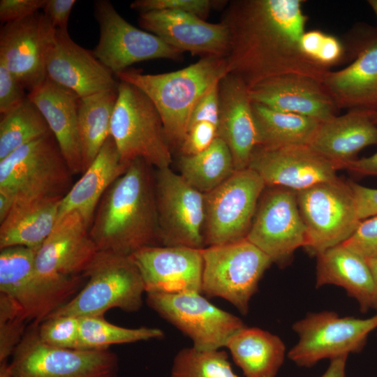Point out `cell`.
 <instances>
[{"instance_id":"cell-36","label":"cell","mask_w":377,"mask_h":377,"mask_svg":"<svg viewBox=\"0 0 377 377\" xmlns=\"http://www.w3.org/2000/svg\"><path fill=\"white\" fill-rule=\"evenodd\" d=\"M164 332L159 328H128L108 322L104 316L80 318L78 349L110 348L114 344L161 339Z\"/></svg>"},{"instance_id":"cell-20","label":"cell","mask_w":377,"mask_h":377,"mask_svg":"<svg viewBox=\"0 0 377 377\" xmlns=\"http://www.w3.org/2000/svg\"><path fill=\"white\" fill-rule=\"evenodd\" d=\"M202 249L156 245L142 248L131 256L147 293H202Z\"/></svg>"},{"instance_id":"cell-5","label":"cell","mask_w":377,"mask_h":377,"mask_svg":"<svg viewBox=\"0 0 377 377\" xmlns=\"http://www.w3.org/2000/svg\"><path fill=\"white\" fill-rule=\"evenodd\" d=\"M110 136L122 162L140 158L156 169L170 167L172 158L161 117L149 98L135 86L121 81Z\"/></svg>"},{"instance_id":"cell-11","label":"cell","mask_w":377,"mask_h":377,"mask_svg":"<svg viewBox=\"0 0 377 377\" xmlns=\"http://www.w3.org/2000/svg\"><path fill=\"white\" fill-rule=\"evenodd\" d=\"M266 185L248 168L205 194V245L219 246L245 239Z\"/></svg>"},{"instance_id":"cell-37","label":"cell","mask_w":377,"mask_h":377,"mask_svg":"<svg viewBox=\"0 0 377 377\" xmlns=\"http://www.w3.org/2000/svg\"><path fill=\"white\" fill-rule=\"evenodd\" d=\"M170 377H239L223 350L181 349L174 357Z\"/></svg>"},{"instance_id":"cell-27","label":"cell","mask_w":377,"mask_h":377,"mask_svg":"<svg viewBox=\"0 0 377 377\" xmlns=\"http://www.w3.org/2000/svg\"><path fill=\"white\" fill-rule=\"evenodd\" d=\"M128 165L121 161L114 141L110 136L94 161L61 200L58 219L77 212L90 228L104 193L126 172Z\"/></svg>"},{"instance_id":"cell-9","label":"cell","mask_w":377,"mask_h":377,"mask_svg":"<svg viewBox=\"0 0 377 377\" xmlns=\"http://www.w3.org/2000/svg\"><path fill=\"white\" fill-rule=\"evenodd\" d=\"M38 325L25 332L15 349L9 369L13 377H117L119 362L110 348L70 349L47 345Z\"/></svg>"},{"instance_id":"cell-50","label":"cell","mask_w":377,"mask_h":377,"mask_svg":"<svg viewBox=\"0 0 377 377\" xmlns=\"http://www.w3.org/2000/svg\"><path fill=\"white\" fill-rule=\"evenodd\" d=\"M374 115L377 121V110L374 111ZM342 168L361 175L377 176V152L369 157L350 161L343 165Z\"/></svg>"},{"instance_id":"cell-8","label":"cell","mask_w":377,"mask_h":377,"mask_svg":"<svg viewBox=\"0 0 377 377\" xmlns=\"http://www.w3.org/2000/svg\"><path fill=\"white\" fill-rule=\"evenodd\" d=\"M202 293L232 304L242 314L249 311V302L272 260L246 238L202 249Z\"/></svg>"},{"instance_id":"cell-21","label":"cell","mask_w":377,"mask_h":377,"mask_svg":"<svg viewBox=\"0 0 377 377\" xmlns=\"http://www.w3.org/2000/svg\"><path fill=\"white\" fill-rule=\"evenodd\" d=\"M98 250L77 212L58 219L36 254L38 273L50 279L82 276Z\"/></svg>"},{"instance_id":"cell-48","label":"cell","mask_w":377,"mask_h":377,"mask_svg":"<svg viewBox=\"0 0 377 377\" xmlns=\"http://www.w3.org/2000/svg\"><path fill=\"white\" fill-rule=\"evenodd\" d=\"M342 46L334 36L325 34L316 57V62L325 66L334 64L342 54Z\"/></svg>"},{"instance_id":"cell-51","label":"cell","mask_w":377,"mask_h":377,"mask_svg":"<svg viewBox=\"0 0 377 377\" xmlns=\"http://www.w3.org/2000/svg\"><path fill=\"white\" fill-rule=\"evenodd\" d=\"M348 355L330 360V363L321 377H346V366Z\"/></svg>"},{"instance_id":"cell-54","label":"cell","mask_w":377,"mask_h":377,"mask_svg":"<svg viewBox=\"0 0 377 377\" xmlns=\"http://www.w3.org/2000/svg\"><path fill=\"white\" fill-rule=\"evenodd\" d=\"M0 377H13L7 362L0 363Z\"/></svg>"},{"instance_id":"cell-32","label":"cell","mask_w":377,"mask_h":377,"mask_svg":"<svg viewBox=\"0 0 377 377\" xmlns=\"http://www.w3.org/2000/svg\"><path fill=\"white\" fill-rule=\"evenodd\" d=\"M258 146L280 148L309 146L321 122L303 115L276 111L252 103Z\"/></svg>"},{"instance_id":"cell-10","label":"cell","mask_w":377,"mask_h":377,"mask_svg":"<svg viewBox=\"0 0 377 377\" xmlns=\"http://www.w3.org/2000/svg\"><path fill=\"white\" fill-rule=\"evenodd\" d=\"M295 193L306 231L304 247L311 255L343 244L361 221L348 182L339 177Z\"/></svg>"},{"instance_id":"cell-14","label":"cell","mask_w":377,"mask_h":377,"mask_svg":"<svg viewBox=\"0 0 377 377\" xmlns=\"http://www.w3.org/2000/svg\"><path fill=\"white\" fill-rule=\"evenodd\" d=\"M159 243L165 246L205 248V194L170 167L154 175Z\"/></svg>"},{"instance_id":"cell-17","label":"cell","mask_w":377,"mask_h":377,"mask_svg":"<svg viewBox=\"0 0 377 377\" xmlns=\"http://www.w3.org/2000/svg\"><path fill=\"white\" fill-rule=\"evenodd\" d=\"M56 28L43 13L4 24L0 31V64L31 91L46 79L45 58Z\"/></svg>"},{"instance_id":"cell-29","label":"cell","mask_w":377,"mask_h":377,"mask_svg":"<svg viewBox=\"0 0 377 377\" xmlns=\"http://www.w3.org/2000/svg\"><path fill=\"white\" fill-rule=\"evenodd\" d=\"M61 199L15 201L0 223V249L21 246L38 251L57 222Z\"/></svg>"},{"instance_id":"cell-3","label":"cell","mask_w":377,"mask_h":377,"mask_svg":"<svg viewBox=\"0 0 377 377\" xmlns=\"http://www.w3.org/2000/svg\"><path fill=\"white\" fill-rule=\"evenodd\" d=\"M227 73L226 57H206L172 72L145 74L133 68L115 75L149 98L161 117L170 147L179 149L195 106Z\"/></svg>"},{"instance_id":"cell-55","label":"cell","mask_w":377,"mask_h":377,"mask_svg":"<svg viewBox=\"0 0 377 377\" xmlns=\"http://www.w3.org/2000/svg\"><path fill=\"white\" fill-rule=\"evenodd\" d=\"M368 3L369 4L377 17V0H369Z\"/></svg>"},{"instance_id":"cell-43","label":"cell","mask_w":377,"mask_h":377,"mask_svg":"<svg viewBox=\"0 0 377 377\" xmlns=\"http://www.w3.org/2000/svg\"><path fill=\"white\" fill-rule=\"evenodd\" d=\"M23 84L0 64V112L3 114L24 101L28 96Z\"/></svg>"},{"instance_id":"cell-24","label":"cell","mask_w":377,"mask_h":377,"mask_svg":"<svg viewBox=\"0 0 377 377\" xmlns=\"http://www.w3.org/2000/svg\"><path fill=\"white\" fill-rule=\"evenodd\" d=\"M218 137L229 148L235 170L248 168L258 146V132L249 88L232 73L219 82Z\"/></svg>"},{"instance_id":"cell-35","label":"cell","mask_w":377,"mask_h":377,"mask_svg":"<svg viewBox=\"0 0 377 377\" xmlns=\"http://www.w3.org/2000/svg\"><path fill=\"white\" fill-rule=\"evenodd\" d=\"M1 115L0 160L51 133L43 114L28 96L19 105Z\"/></svg>"},{"instance_id":"cell-26","label":"cell","mask_w":377,"mask_h":377,"mask_svg":"<svg viewBox=\"0 0 377 377\" xmlns=\"http://www.w3.org/2000/svg\"><path fill=\"white\" fill-rule=\"evenodd\" d=\"M374 110H353L321 122L309 145L338 169L367 146L377 145Z\"/></svg>"},{"instance_id":"cell-2","label":"cell","mask_w":377,"mask_h":377,"mask_svg":"<svg viewBox=\"0 0 377 377\" xmlns=\"http://www.w3.org/2000/svg\"><path fill=\"white\" fill-rule=\"evenodd\" d=\"M138 158L106 191L89 235L98 251L130 256L159 243L154 175Z\"/></svg>"},{"instance_id":"cell-13","label":"cell","mask_w":377,"mask_h":377,"mask_svg":"<svg viewBox=\"0 0 377 377\" xmlns=\"http://www.w3.org/2000/svg\"><path fill=\"white\" fill-rule=\"evenodd\" d=\"M147 295L148 305L186 335L198 350L225 347L228 339L245 326L239 317L214 305L201 293Z\"/></svg>"},{"instance_id":"cell-52","label":"cell","mask_w":377,"mask_h":377,"mask_svg":"<svg viewBox=\"0 0 377 377\" xmlns=\"http://www.w3.org/2000/svg\"><path fill=\"white\" fill-rule=\"evenodd\" d=\"M15 203L13 197L0 190V223L6 217Z\"/></svg>"},{"instance_id":"cell-23","label":"cell","mask_w":377,"mask_h":377,"mask_svg":"<svg viewBox=\"0 0 377 377\" xmlns=\"http://www.w3.org/2000/svg\"><path fill=\"white\" fill-rule=\"evenodd\" d=\"M249 94L252 103L320 122L335 116V102L322 82L309 77L288 74L271 77L250 88Z\"/></svg>"},{"instance_id":"cell-41","label":"cell","mask_w":377,"mask_h":377,"mask_svg":"<svg viewBox=\"0 0 377 377\" xmlns=\"http://www.w3.org/2000/svg\"><path fill=\"white\" fill-rule=\"evenodd\" d=\"M342 244L367 260H377V215L362 220Z\"/></svg>"},{"instance_id":"cell-15","label":"cell","mask_w":377,"mask_h":377,"mask_svg":"<svg viewBox=\"0 0 377 377\" xmlns=\"http://www.w3.org/2000/svg\"><path fill=\"white\" fill-rule=\"evenodd\" d=\"M94 14L100 27V38L93 53L114 75L143 61L183 59L184 52L128 23L110 1H96Z\"/></svg>"},{"instance_id":"cell-44","label":"cell","mask_w":377,"mask_h":377,"mask_svg":"<svg viewBox=\"0 0 377 377\" xmlns=\"http://www.w3.org/2000/svg\"><path fill=\"white\" fill-rule=\"evenodd\" d=\"M219 82L214 84L202 96L195 106L190 118L188 128L195 124L203 121L212 123L218 127L219 119Z\"/></svg>"},{"instance_id":"cell-38","label":"cell","mask_w":377,"mask_h":377,"mask_svg":"<svg viewBox=\"0 0 377 377\" xmlns=\"http://www.w3.org/2000/svg\"><path fill=\"white\" fill-rule=\"evenodd\" d=\"M27 318L20 304L0 293V363L7 362L25 333Z\"/></svg>"},{"instance_id":"cell-45","label":"cell","mask_w":377,"mask_h":377,"mask_svg":"<svg viewBox=\"0 0 377 377\" xmlns=\"http://www.w3.org/2000/svg\"><path fill=\"white\" fill-rule=\"evenodd\" d=\"M46 0H1L0 20L8 23L29 17L43 8Z\"/></svg>"},{"instance_id":"cell-6","label":"cell","mask_w":377,"mask_h":377,"mask_svg":"<svg viewBox=\"0 0 377 377\" xmlns=\"http://www.w3.org/2000/svg\"><path fill=\"white\" fill-rule=\"evenodd\" d=\"M73 173L52 133L0 160V190L21 200L63 198Z\"/></svg>"},{"instance_id":"cell-18","label":"cell","mask_w":377,"mask_h":377,"mask_svg":"<svg viewBox=\"0 0 377 377\" xmlns=\"http://www.w3.org/2000/svg\"><path fill=\"white\" fill-rule=\"evenodd\" d=\"M249 168L266 186L299 191L337 179L338 168L309 146L265 148L257 146Z\"/></svg>"},{"instance_id":"cell-46","label":"cell","mask_w":377,"mask_h":377,"mask_svg":"<svg viewBox=\"0 0 377 377\" xmlns=\"http://www.w3.org/2000/svg\"><path fill=\"white\" fill-rule=\"evenodd\" d=\"M353 191L358 218L364 220L377 215V188H371L348 182Z\"/></svg>"},{"instance_id":"cell-22","label":"cell","mask_w":377,"mask_h":377,"mask_svg":"<svg viewBox=\"0 0 377 377\" xmlns=\"http://www.w3.org/2000/svg\"><path fill=\"white\" fill-rule=\"evenodd\" d=\"M139 24L174 47L202 57H226L229 32L221 22L209 23L195 15L174 10L140 14Z\"/></svg>"},{"instance_id":"cell-25","label":"cell","mask_w":377,"mask_h":377,"mask_svg":"<svg viewBox=\"0 0 377 377\" xmlns=\"http://www.w3.org/2000/svg\"><path fill=\"white\" fill-rule=\"evenodd\" d=\"M54 136L73 175L83 173L78 127L80 97L73 91L46 77L28 93Z\"/></svg>"},{"instance_id":"cell-19","label":"cell","mask_w":377,"mask_h":377,"mask_svg":"<svg viewBox=\"0 0 377 377\" xmlns=\"http://www.w3.org/2000/svg\"><path fill=\"white\" fill-rule=\"evenodd\" d=\"M46 77L80 98L118 89L113 73L77 44L67 29H56L45 58Z\"/></svg>"},{"instance_id":"cell-28","label":"cell","mask_w":377,"mask_h":377,"mask_svg":"<svg viewBox=\"0 0 377 377\" xmlns=\"http://www.w3.org/2000/svg\"><path fill=\"white\" fill-rule=\"evenodd\" d=\"M316 288L335 285L343 288L365 313L375 307L374 278L367 260L342 244L317 256Z\"/></svg>"},{"instance_id":"cell-30","label":"cell","mask_w":377,"mask_h":377,"mask_svg":"<svg viewBox=\"0 0 377 377\" xmlns=\"http://www.w3.org/2000/svg\"><path fill=\"white\" fill-rule=\"evenodd\" d=\"M323 84L337 105L377 110V40L348 67L328 72Z\"/></svg>"},{"instance_id":"cell-42","label":"cell","mask_w":377,"mask_h":377,"mask_svg":"<svg viewBox=\"0 0 377 377\" xmlns=\"http://www.w3.org/2000/svg\"><path fill=\"white\" fill-rule=\"evenodd\" d=\"M218 137V127L209 122L203 121L188 128L181 145V155L193 156L208 149Z\"/></svg>"},{"instance_id":"cell-16","label":"cell","mask_w":377,"mask_h":377,"mask_svg":"<svg viewBox=\"0 0 377 377\" xmlns=\"http://www.w3.org/2000/svg\"><path fill=\"white\" fill-rule=\"evenodd\" d=\"M272 261L283 264L304 246L306 231L295 191L274 187L259 200L246 237Z\"/></svg>"},{"instance_id":"cell-4","label":"cell","mask_w":377,"mask_h":377,"mask_svg":"<svg viewBox=\"0 0 377 377\" xmlns=\"http://www.w3.org/2000/svg\"><path fill=\"white\" fill-rule=\"evenodd\" d=\"M82 276L87 283L48 318L104 316L114 308L126 312L141 308L145 286L131 256L98 251Z\"/></svg>"},{"instance_id":"cell-47","label":"cell","mask_w":377,"mask_h":377,"mask_svg":"<svg viewBox=\"0 0 377 377\" xmlns=\"http://www.w3.org/2000/svg\"><path fill=\"white\" fill-rule=\"evenodd\" d=\"M75 0H46L43 8V14L52 25L59 29H67L68 19Z\"/></svg>"},{"instance_id":"cell-34","label":"cell","mask_w":377,"mask_h":377,"mask_svg":"<svg viewBox=\"0 0 377 377\" xmlns=\"http://www.w3.org/2000/svg\"><path fill=\"white\" fill-rule=\"evenodd\" d=\"M179 168V175L204 194L216 188L236 171L229 148L219 137L200 154L181 155Z\"/></svg>"},{"instance_id":"cell-53","label":"cell","mask_w":377,"mask_h":377,"mask_svg":"<svg viewBox=\"0 0 377 377\" xmlns=\"http://www.w3.org/2000/svg\"><path fill=\"white\" fill-rule=\"evenodd\" d=\"M367 263L371 271L372 276L374 281L375 291H376V300H375L374 309L377 310V260H367Z\"/></svg>"},{"instance_id":"cell-31","label":"cell","mask_w":377,"mask_h":377,"mask_svg":"<svg viewBox=\"0 0 377 377\" xmlns=\"http://www.w3.org/2000/svg\"><path fill=\"white\" fill-rule=\"evenodd\" d=\"M225 347L245 377H276L285 359L281 339L258 327L245 325L228 339Z\"/></svg>"},{"instance_id":"cell-40","label":"cell","mask_w":377,"mask_h":377,"mask_svg":"<svg viewBox=\"0 0 377 377\" xmlns=\"http://www.w3.org/2000/svg\"><path fill=\"white\" fill-rule=\"evenodd\" d=\"M228 1L217 0H135L130 7L142 13L174 10L195 15L205 20L211 10L224 7Z\"/></svg>"},{"instance_id":"cell-1","label":"cell","mask_w":377,"mask_h":377,"mask_svg":"<svg viewBox=\"0 0 377 377\" xmlns=\"http://www.w3.org/2000/svg\"><path fill=\"white\" fill-rule=\"evenodd\" d=\"M300 0H236L228 3L221 23L229 32L228 73L249 89L271 77L294 74L323 83L329 72L306 57L300 40L306 17Z\"/></svg>"},{"instance_id":"cell-7","label":"cell","mask_w":377,"mask_h":377,"mask_svg":"<svg viewBox=\"0 0 377 377\" xmlns=\"http://www.w3.org/2000/svg\"><path fill=\"white\" fill-rule=\"evenodd\" d=\"M36 251L21 246L1 249L0 293L14 299L27 320L39 325L71 300L83 276H42L36 268Z\"/></svg>"},{"instance_id":"cell-33","label":"cell","mask_w":377,"mask_h":377,"mask_svg":"<svg viewBox=\"0 0 377 377\" xmlns=\"http://www.w3.org/2000/svg\"><path fill=\"white\" fill-rule=\"evenodd\" d=\"M118 89L80 98L78 127L84 172L94 161L107 139Z\"/></svg>"},{"instance_id":"cell-12","label":"cell","mask_w":377,"mask_h":377,"mask_svg":"<svg viewBox=\"0 0 377 377\" xmlns=\"http://www.w3.org/2000/svg\"><path fill=\"white\" fill-rule=\"evenodd\" d=\"M376 328L377 313L362 319L333 311L310 313L293 324L299 339L288 357L300 367H310L321 360L348 356L363 349Z\"/></svg>"},{"instance_id":"cell-49","label":"cell","mask_w":377,"mask_h":377,"mask_svg":"<svg viewBox=\"0 0 377 377\" xmlns=\"http://www.w3.org/2000/svg\"><path fill=\"white\" fill-rule=\"evenodd\" d=\"M324 36V33L317 30L304 32L300 40V47L302 52L306 57L316 62V57Z\"/></svg>"},{"instance_id":"cell-39","label":"cell","mask_w":377,"mask_h":377,"mask_svg":"<svg viewBox=\"0 0 377 377\" xmlns=\"http://www.w3.org/2000/svg\"><path fill=\"white\" fill-rule=\"evenodd\" d=\"M45 343L61 348L78 349L80 318L55 316L47 318L38 327Z\"/></svg>"}]
</instances>
